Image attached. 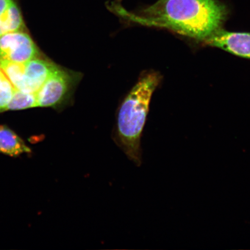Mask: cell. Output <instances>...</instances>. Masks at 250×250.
I'll list each match as a JSON object with an SVG mask.
<instances>
[{
	"label": "cell",
	"mask_w": 250,
	"mask_h": 250,
	"mask_svg": "<svg viewBox=\"0 0 250 250\" xmlns=\"http://www.w3.org/2000/svg\"><path fill=\"white\" fill-rule=\"evenodd\" d=\"M202 42L233 55L250 59V33L219 29Z\"/></svg>",
	"instance_id": "6"
},
{
	"label": "cell",
	"mask_w": 250,
	"mask_h": 250,
	"mask_svg": "<svg viewBox=\"0 0 250 250\" xmlns=\"http://www.w3.org/2000/svg\"><path fill=\"white\" fill-rule=\"evenodd\" d=\"M158 73L143 74L119 110L114 140L127 158L140 167L142 162L141 139L153 93L160 83Z\"/></svg>",
	"instance_id": "2"
},
{
	"label": "cell",
	"mask_w": 250,
	"mask_h": 250,
	"mask_svg": "<svg viewBox=\"0 0 250 250\" xmlns=\"http://www.w3.org/2000/svg\"><path fill=\"white\" fill-rule=\"evenodd\" d=\"M78 72L57 65L36 93L37 107L61 108L69 103L82 78Z\"/></svg>",
	"instance_id": "3"
},
{
	"label": "cell",
	"mask_w": 250,
	"mask_h": 250,
	"mask_svg": "<svg viewBox=\"0 0 250 250\" xmlns=\"http://www.w3.org/2000/svg\"><path fill=\"white\" fill-rule=\"evenodd\" d=\"M37 107L36 93H26L15 88L10 102L6 108L7 110H18Z\"/></svg>",
	"instance_id": "9"
},
{
	"label": "cell",
	"mask_w": 250,
	"mask_h": 250,
	"mask_svg": "<svg viewBox=\"0 0 250 250\" xmlns=\"http://www.w3.org/2000/svg\"><path fill=\"white\" fill-rule=\"evenodd\" d=\"M39 55L35 43L26 33L18 31L0 36V62H23Z\"/></svg>",
	"instance_id": "5"
},
{
	"label": "cell",
	"mask_w": 250,
	"mask_h": 250,
	"mask_svg": "<svg viewBox=\"0 0 250 250\" xmlns=\"http://www.w3.org/2000/svg\"><path fill=\"white\" fill-rule=\"evenodd\" d=\"M109 9L127 22L164 28L202 42L221 29L227 9L217 0H158L136 12L117 2Z\"/></svg>",
	"instance_id": "1"
},
{
	"label": "cell",
	"mask_w": 250,
	"mask_h": 250,
	"mask_svg": "<svg viewBox=\"0 0 250 250\" xmlns=\"http://www.w3.org/2000/svg\"><path fill=\"white\" fill-rule=\"evenodd\" d=\"M23 27L22 17L15 1L0 14V36L3 34L21 31Z\"/></svg>",
	"instance_id": "8"
},
{
	"label": "cell",
	"mask_w": 250,
	"mask_h": 250,
	"mask_svg": "<svg viewBox=\"0 0 250 250\" xmlns=\"http://www.w3.org/2000/svg\"><path fill=\"white\" fill-rule=\"evenodd\" d=\"M57 64L37 58L23 62H2L0 67L15 87L21 92L36 93Z\"/></svg>",
	"instance_id": "4"
},
{
	"label": "cell",
	"mask_w": 250,
	"mask_h": 250,
	"mask_svg": "<svg viewBox=\"0 0 250 250\" xmlns=\"http://www.w3.org/2000/svg\"><path fill=\"white\" fill-rule=\"evenodd\" d=\"M14 90V86L0 67V112L6 111V108L11 101Z\"/></svg>",
	"instance_id": "10"
},
{
	"label": "cell",
	"mask_w": 250,
	"mask_h": 250,
	"mask_svg": "<svg viewBox=\"0 0 250 250\" xmlns=\"http://www.w3.org/2000/svg\"><path fill=\"white\" fill-rule=\"evenodd\" d=\"M31 152L24 141L18 134L5 125H0V153L17 158Z\"/></svg>",
	"instance_id": "7"
}]
</instances>
